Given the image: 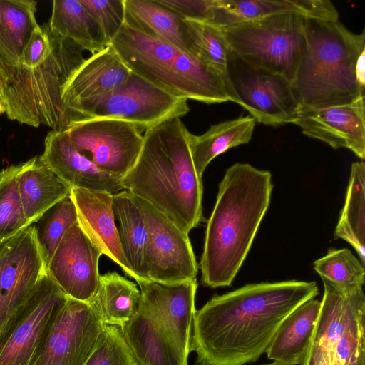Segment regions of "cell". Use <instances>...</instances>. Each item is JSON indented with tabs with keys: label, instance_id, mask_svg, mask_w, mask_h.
I'll return each mask as SVG.
<instances>
[{
	"label": "cell",
	"instance_id": "obj_1",
	"mask_svg": "<svg viewBox=\"0 0 365 365\" xmlns=\"http://www.w3.org/2000/svg\"><path fill=\"white\" fill-rule=\"evenodd\" d=\"M319 294L314 282L246 284L215 295L193 317L195 365H244L266 352L284 319Z\"/></svg>",
	"mask_w": 365,
	"mask_h": 365
},
{
	"label": "cell",
	"instance_id": "obj_2",
	"mask_svg": "<svg viewBox=\"0 0 365 365\" xmlns=\"http://www.w3.org/2000/svg\"><path fill=\"white\" fill-rule=\"evenodd\" d=\"M272 189L269 170L242 163L226 170L207 222L200 262L204 287L232 284L268 210Z\"/></svg>",
	"mask_w": 365,
	"mask_h": 365
},
{
	"label": "cell",
	"instance_id": "obj_3",
	"mask_svg": "<svg viewBox=\"0 0 365 365\" xmlns=\"http://www.w3.org/2000/svg\"><path fill=\"white\" fill-rule=\"evenodd\" d=\"M179 118L145 130L140 155L121 179L124 190L148 202L188 234L203 220V185Z\"/></svg>",
	"mask_w": 365,
	"mask_h": 365
},
{
	"label": "cell",
	"instance_id": "obj_4",
	"mask_svg": "<svg viewBox=\"0 0 365 365\" xmlns=\"http://www.w3.org/2000/svg\"><path fill=\"white\" fill-rule=\"evenodd\" d=\"M305 48L292 82L299 108L352 103L364 96L356 63L365 51V33L355 34L339 20L305 19Z\"/></svg>",
	"mask_w": 365,
	"mask_h": 365
},
{
	"label": "cell",
	"instance_id": "obj_5",
	"mask_svg": "<svg viewBox=\"0 0 365 365\" xmlns=\"http://www.w3.org/2000/svg\"><path fill=\"white\" fill-rule=\"evenodd\" d=\"M83 51L52 31L50 50L42 61L31 68L18 66L0 82L7 118L34 128L67 130L70 121L61 103L62 89L85 61Z\"/></svg>",
	"mask_w": 365,
	"mask_h": 365
},
{
	"label": "cell",
	"instance_id": "obj_6",
	"mask_svg": "<svg viewBox=\"0 0 365 365\" xmlns=\"http://www.w3.org/2000/svg\"><path fill=\"white\" fill-rule=\"evenodd\" d=\"M109 45L132 72L174 96L207 104L230 101L222 75L168 43L124 24Z\"/></svg>",
	"mask_w": 365,
	"mask_h": 365
},
{
	"label": "cell",
	"instance_id": "obj_7",
	"mask_svg": "<svg viewBox=\"0 0 365 365\" xmlns=\"http://www.w3.org/2000/svg\"><path fill=\"white\" fill-rule=\"evenodd\" d=\"M306 18L276 14L222 29L235 55L292 83L305 48Z\"/></svg>",
	"mask_w": 365,
	"mask_h": 365
},
{
	"label": "cell",
	"instance_id": "obj_8",
	"mask_svg": "<svg viewBox=\"0 0 365 365\" xmlns=\"http://www.w3.org/2000/svg\"><path fill=\"white\" fill-rule=\"evenodd\" d=\"M189 111L187 100L167 93L131 71L116 88L73 107L70 127L87 120L115 118L130 122L142 132L167 120L180 118Z\"/></svg>",
	"mask_w": 365,
	"mask_h": 365
},
{
	"label": "cell",
	"instance_id": "obj_9",
	"mask_svg": "<svg viewBox=\"0 0 365 365\" xmlns=\"http://www.w3.org/2000/svg\"><path fill=\"white\" fill-rule=\"evenodd\" d=\"M224 77L230 101L256 122L274 127L292 123L299 106L287 78L252 66L232 51Z\"/></svg>",
	"mask_w": 365,
	"mask_h": 365
},
{
	"label": "cell",
	"instance_id": "obj_10",
	"mask_svg": "<svg viewBox=\"0 0 365 365\" xmlns=\"http://www.w3.org/2000/svg\"><path fill=\"white\" fill-rule=\"evenodd\" d=\"M67 298L46 272L0 330V365H34L46 331Z\"/></svg>",
	"mask_w": 365,
	"mask_h": 365
},
{
	"label": "cell",
	"instance_id": "obj_11",
	"mask_svg": "<svg viewBox=\"0 0 365 365\" xmlns=\"http://www.w3.org/2000/svg\"><path fill=\"white\" fill-rule=\"evenodd\" d=\"M106 327L91 302L68 297L51 322L34 365H84Z\"/></svg>",
	"mask_w": 365,
	"mask_h": 365
},
{
	"label": "cell",
	"instance_id": "obj_12",
	"mask_svg": "<svg viewBox=\"0 0 365 365\" xmlns=\"http://www.w3.org/2000/svg\"><path fill=\"white\" fill-rule=\"evenodd\" d=\"M66 130L80 153L120 180L135 165L143 144L138 127L119 119L87 120Z\"/></svg>",
	"mask_w": 365,
	"mask_h": 365
},
{
	"label": "cell",
	"instance_id": "obj_13",
	"mask_svg": "<svg viewBox=\"0 0 365 365\" xmlns=\"http://www.w3.org/2000/svg\"><path fill=\"white\" fill-rule=\"evenodd\" d=\"M136 197L148 227L145 262L148 279L164 284L197 279L199 267L188 234L152 205Z\"/></svg>",
	"mask_w": 365,
	"mask_h": 365
},
{
	"label": "cell",
	"instance_id": "obj_14",
	"mask_svg": "<svg viewBox=\"0 0 365 365\" xmlns=\"http://www.w3.org/2000/svg\"><path fill=\"white\" fill-rule=\"evenodd\" d=\"M46 272L34 225L0 245V330Z\"/></svg>",
	"mask_w": 365,
	"mask_h": 365
},
{
	"label": "cell",
	"instance_id": "obj_15",
	"mask_svg": "<svg viewBox=\"0 0 365 365\" xmlns=\"http://www.w3.org/2000/svg\"><path fill=\"white\" fill-rule=\"evenodd\" d=\"M101 255L77 222L63 236L46 270L68 297L88 302L98 289Z\"/></svg>",
	"mask_w": 365,
	"mask_h": 365
},
{
	"label": "cell",
	"instance_id": "obj_16",
	"mask_svg": "<svg viewBox=\"0 0 365 365\" xmlns=\"http://www.w3.org/2000/svg\"><path fill=\"white\" fill-rule=\"evenodd\" d=\"M321 301L312 342L304 365H318L345 333L364 327L365 296L362 287L346 290L322 279Z\"/></svg>",
	"mask_w": 365,
	"mask_h": 365
},
{
	"label": "cell",
	"instance_id": "obj_17",
	"mask_svg": "<svg viewBox=\"0 0 365 365\" xmlns=\"http://www.w3.org/2000/svg\"><path fill=\"white\" fill-rule=\"evenodd\" d=\"M361 96L351 103L321 108H299L292 123L304 135L334 149L347 148L365 158V101Z\"/></svg>",
	"mask_w": 365,
	"mask_h": 365
},
{
	"label": "cell",
	"instance_id": "obj_18",
	"mask_svg": "<svg viewBox=\"0 0 365 365\" xmlns=\"http://www.w3.org/2000/svg\"><path fill=\"white\" fill-rule=\"evenodd\" d=\"M136 282L140 287V304L155 317L189 355L192 324L196 311L197 279L175 284L151 280Z\"/></svg>",
	"mask_w": 365,
	"mask_h": 365
},
{
	"label": "cell",
	"instance_id": "obj_19",
	"mask_svg": "<svg viewBox=\"0 0 365 365\" xmlns=\"http://www.w3.org/2000/svg\"><path fill=\"white\" fill-rule=\"evenodd\" d=\"M40 160L71 188L104 191L124 190L121 180L98 168L74 147L66 130H52L44 140Z\"/></svg>",
	"mask_w": 365,
	"mask_h": 365
},
{
	"label": "cell",
	"instance_id": "obj_20",
	"mask_svg": "<svg viewBox=\"0 0 365 365\" xmlns=\"http://www.w3.org/2000/svg\"><path fill=\"white\" fill-rule=\"evenodd\" d=\"M124 24L197 57L199 36L195 21L185 18L157 0H124Z\"/></svg>",
	"mask_w": 365,
	"mask_h": 365
},
{
	"label": "cell",
	"instance_id": "obj_21",
	"mask_svg": "<svg viewBox=\"0 0 365 365\" xmlns=\"http://www.w3.org/2000/svg\"><path fill=\"white\" fill-rule=\"evenodd\" d=\"M113 195L104 191L72 187L70 197L73 202L78 223L99 251L115 262L133 279L124 258L113 207Z\"/></svg>",
	"mask_w": 365,
	"mask_h": 365
},
{
	"label": "cell",
	"instance_id": "obj_22",
	"mask_svg": "<svg viewBox=\"0 0 365 365\" xmlns=\"http://www.w3.org/2000/svg\"><path fill=\"white\" fill-rule=\"evenodd\" d=\"M120 327L134 365H187L188 355L140 302L135 314Z\"/></svg>",
	"mask_w": 365,
	"mask_h": 365
},
{
	"label": "cell",
	"instance_id": "obj_23",
	"mask_svg": "<svg viewBox=\"0 0 365 365\" xmlns=\"http://www.w3.org/2000/svg\"><path fill=\"white\" fill-rule=\"evenodd\" d=\"M131 71L109 45L85 59L63 87L61 103L71 125V109L123 83Z\"/></svg>",
	"mask_w": 365,
	"mask_h": 365
},
{
	"label": "cell",
	"instance_id": "obj_24",
	"mask_svg": "<svg viewBox=\"0 0 365 365\" xmlns=\"http://www.w3.org/2000/svg\"><path fill=\"white\" fill-rule=\"evenodd\" d=\"M282 14H297L322 20H339L336 7L328 0H215L210 24L224 28Z\"/></svg>",
	"mask_w": 365,
	"mask_h": 365
},
{
	"label": "cell",
	"instance_id": "obj_25",
	"mask_svg": "<svg viewBox=\"0 0 365 365\" xmlns=\"http://www.w3.org/2000/svg\"><path fill=\"white\" fill-rule=\"evenodd\" d=\"M321 307L311 299L293 310L281 323L266 354L282 365H304L309 353Z\"/></svg>",
	"mask_w": 365,
	"mask_h": 365
},
{
	"label": "cell",
	"instance_id": "obj_26",
	"mask_svg": "<svg viewBox=\"0 0 365 365\" xmlns=\"http://www.w3.org/2000/svg\"><path fill=\"white\" fill-rule=\"evenodd\" d=\"M17 185L24 213L31 225L54 205L71 195V187L46 166L39 156L23 163Z\"/></svg>",
	"mask_w": 365,
	"mask_h": 365
},
{
	"label": "cell",
	"instance_id": "obj_27",
	"mask_svg": "<svg viewBox=\"0 0 365 365\" xmlns=\"http://www.w3.org/2000/svg\"><path fill=\"white\" fill-rule=\"evenodd\" d=\"M113 207L119 223L123 254L133 279L136 282L149 280L145 262L148 227L140 202L136 196L124 190L113 195Z\"/></svg>",
	"mask_w": 365,
	"mask_h": 365
},
{
	"label": "cell",
	"instance_id": "obj_28",
	"mask_svg": "<svg viewBox=\"0 0 365 365\" xmlns=\"http://www.w3.org/2000/svg\"><path fill=\"white\" fill-rule=\"evenodd\" d=\"M37 1L0 0V82L19 65L34 29Z\"/></svg>",
	"mask_w": 365,
	"mask_h": 365
},
{
	"label": "cell",
	"instance_id": "obj_29",
	"mask_svg": "<svg viewBox=\"0 0 365 365\" xmlns=\"http://www.w3.org/2000/svg\"><path fill=\"white\" fill-rule=\"evenodd\" d=\"M256 121L249 115L241 116L212 125L203 134L190 133L189 145L197 174H202L208 164L227 150L248 143L252 139Z\"/></svg>",
	"mask_w": 365,
	"mask_h": 365
},
{
	"label": "cell",
	"instance_id": "obj_30",
	"mask_svg": "<svg viewBox=\"0 0 365 365\" xmlns=\"http://www.w3.org/2000/svg\"><path fill=\"white\" fill-rule=\"evenodd\" d=\"M58 35L71 40L92 54L109 46L98 23L80 0H54L48 21Z\"/></svg>",
	"mask_w": 365,
	"mask_h": 365
},
{
	"label": "cell",
	"instance_id": "obj_31",
	"mask_svg": "<svg viewBox=\"0 0 365 365\" xmlns=\"http://www.w3.org/2000/svg\"><path fill=\"white\" fill-rule=\"evenodd\" d=\"M334 238L349 243L364 266L365 164L363 160L351 164L345 202L334 230Z\"/></svg>",
	"mask_w": 365,
	"mask_h": 365
},
{
	"label": "cell",
	"instance_id": "obj_32",
	"mask_svg": "<svg viewBox=\"0 0 365 365\" xmlns=\"http://www.w3.org/2000/svg\"><path fill=\"white\" fill-rule=\"evenodd\" d=\"M140 292L136 284L116 272L100 275L91 302L106 325L121 327L136 312Z\"/></svg>",
	"mask_w": 365,
	"mask_h": 365
},
{
	"label": "cell",
	"instance_id": "obj_33",
	"mask_svg": "<svg viewBox=\"0 0 365 365\" xmlns=\"http://www.w3.org/2000/svg\"><path fill=\"white\" fill-rule=\"evenodd\" d=\"M23 163L0 171V245L30 225L20 199L17 178Z\"/></svg>",
	"mask_w": 365,
	"mask_h": 365
},
{
	"label": "cell",
	"instance_id": "obj_34",
	"mask_svg": "<svg viewBox=\"0 0 365 365\" xmlns=\"http://www.w3.org/2000/svg\"><path fill=\"white\" fill-rule=\"evenodd\" d=\"M77 222L76 209L70 197L54 205L36 222V237L46 266L66 232Z\"/></svg>",
	"mask_w": 365,
	"mask_h": 365
},
{
	"label": "cell",
	"instance_id": "obj_35",
	"mask_svg": "<svg viewBox=\"0 0 365 365\" xmlns=\"http://www.w3.org/2000/svg\"><path fill=\"white\" fill-rule=\"evenodd\" d=\"M314 269L322 279L346 290L362 287L365 282L364 266L348 249H330L314 262Z\"/></svg>",
	"mask_w": 365,
	"mask_h": 365
},
{
	"label": "cell",
	"instance_id": "obj_36",
	"mask_svg": "<svg viewBox=\"0 0 365 365\" xmlns=\"http://www.w3.org/2000/svg\"><path fill=\"white\" fill-rule=\"evenodd\" d=\"M195 22L199 36L197 59L224 76L231 51L222 29L206 22Z\"/></svg>",
	"mask_w": 365,
	"mask_h": 365
},
{
	"label": "cell",
	"instance_id": "obj_37",
	"mask_svg": "<svg viewBox=\"0 0 365 365\" xmlns=\"http://www.w3.org/2000/svg\"><path fill=\"white\" fill-rule=\"evenodd\" d=\"M84 365H134L119 326L106 325L97 346Z\"/></svg>",
	"mask_w": 365,
	"mask_h": 365
},
{
	"label": "cell",
	"instance_id": "obj_38",
	"mask_svg": "<svg viewBox=\"0 0 365 365\" xmlns=\"http://www.w3.org/2000/svg\"><path fill=\"white\" fill-rule=\"evenodd\" d=\"M101 29L109 45L125 21L124 0H80Z\"/></svg>",
	"mask_w": 365,
	"mask_h": 365
},
{
	"label": "cell",
	"instance_id": "obj_39",
	"mask_svg": "<svg viewBox=\"0 0 365 365\" xmlns=\"http://www.w3.org/2000/svg\"><path fill=\"white\" fill-rule=\"evenodd\" d=\"M185 18L210 24L215 0H157Z\"/></svg>",
	"mask_w": 365,
	"mask_h": 365
},
{
	"label": "cell",
	"instance_id": "obj_40",
	"mask_svg": "<svg viewBox=\"0 0 365 365\" xmlns=\"http://www.w3.org/2000/svg\"><path fill=\"white\" fill-rule=\"evenodd\" d=\"M356 76L359 83L365 88V51L360 54L357 59Z\"/></svg>",
	"mask_w": 365,
	"mask_h": 365
},
{
	"label": "cell",
	"instance_id": "obj_41",
	"mask_svg": "<svg viewBox=\"0 0 365 365\" xmlns=\"http://www.w3.org/2000/svg\"><path fill=\"white\" fill-rule=\"evenodd\" d=\"M365 346L363 344L347 365H365Z\"/></svg>",
	"mask_w": 365,
	"mask_h": 365
},
{
	"label": "cell",
	"instance_id": "obj_42",
	"mask_svg": "<svg viewBox=\"0 0 365 365\" xmlns=\"http://www.w3.org/2000/svg\"><path fill=\"white\" fill-rule=\"evenodd\" d=\"M318 365H329V356L327 355L319 362Z\"/></svg>",
	"mask_w": 365,
	"mask_h": 365
},
{
	"label": "cell",
	"instance_id": "obj_43",
	"mask_svg": "<svg viewBox=\"0 0 365 365\" xmlns=\"http://www.w3.org/2000/svg\"><path fill=\"white\" fill-rule=\"evenodd\" d=\"M5 113V107L0 93V114Z\"/></svg>",
	"mask_w": 365,
	"mask_h": 365
},
{
	"label": "cell",
	"instance_id": "obj_44",
	"mask_svg": "<svg viewBox=\"0 0 365 365\" xmlns=\"http://www.w3.org/2000/svg\"><path fill=\"white\" fill-rule=\"evenodd\" d=\"M262 365H282V364L278 362L273 361L272 363H270V364H262Z\"/></svg>",
	"mask_w": 365,
	"mask_h": 365
}]
</instances>
